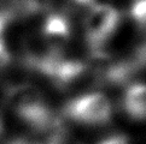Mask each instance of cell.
Wrapping results in <instances>:
<instances>
[{
    "label": "cell",
    "instance_id": "6",
    "mask_svg": "<svg viewBox=\"0 0 146 144\" xmlns=\"http://www.w3.org/2000/svg\"><path fill=\"white\" fill-rule=\"evenodd\" d=\"M130 17L139 27L146 28V0H135L130 7Z\"/></svg>",
    "mask_w": 146,
    "mask_h": 144
},
{
    "label": "cell",
    "instance_id": "3",
    "mask_svg": "<svg viewBox=\"0 0 146 144\" xmlns=\"http://www.w3.org/2000/svg\"><path fill=\"white\" fill-rule=\"evenodd\" d=\"M9 103L23 114H36L39 112V94L29 85H21L9 94Z\"/></svg>",
    "mask_w": 146,
    "mask_h": 144
},
{
    "label": "cell",
    "instance_id": "1",
    "mask_svg": "<svg viewBox=\"0 0 146 144\" xmlns=\"http://www.w3.org/2000/svg\"><path fill=\"white\" fill-rule=\"evenodd\" d=\"M71 115L87 124H102L111 115L110 100L103 94H88L70 106Z\"/></svg>",
    "mask_w": 146,
    "mask_h": 144
},
{
    "label": "cell",
    "instance_id": "8",
    "mask_svg": "<svg viewBox=\"0 0 146 144\" xmlns=\"http://www.w3.org/2000/svg\"><path fill=\"white\" fill-rule=\"evenodd\" d=\"M47 144H57V143H47Z\"/></svg>",
    "mask_w": 146,
    "mask_h": 144
},
{
    "label": "cell",
    "instance_id": "2",
    "mask_svg": "<svg viewBox=\"0 0 146 144\" xmlns=\"http://www.w3.org/2000/svg\"><path fill=\"white\" fill-rule=\"evenodd\" d=\"M119 14L117 10L106 4L91 9L86 19V31L91 40L99 42L108 39L118 25Z\"/></svg>",
    "mask_w": 146,
    "mask_h": 144
},
{
    "label": "cell",
    "instance_id": "4",
    "mask_svg": "<svg viewBox=\"0 0 146 144\" xmlns=\"http://www.w3.org/2000/svg\"><path fill=\"white\" fill-rule=\"evenodd\" d=\"M124 107L129 115L137 119L146 118V84L138 83L129 86L124 95Z\"/></svg>",
    "mask_w": 146,
    "mask_h": 144
},
{
    "label": "cell",
    "instance_id": "5",
    "mask_svg": "<svg viewBox=\"0 0 146 144\" xmlns=\"http://www.w3.org/2000/svg\"><path fill=\"white\" fill-rule=\"evenodd\" d=\"M46 34L52 41H63L68 36V28L63 19L58 17H52L46 24Z\"/></svg>",
    "mask_w": 146,
    "mask_h": 144
},
{
    "label": "cell",
    "instance_id": "7",
    "mask_svg": "<svg viewBox=\"0 0 146 144\" xmlns=\"http://www.w3.org/2000/svg\"><path fill=\"white\" fill-rule=\"evenodd\" d=\"M100 144H129L128 143V138L123 135H115L104 139Z\"/></svg>",
    "mask_w": 146,
    "mask_h": 144
}]
</instances>
